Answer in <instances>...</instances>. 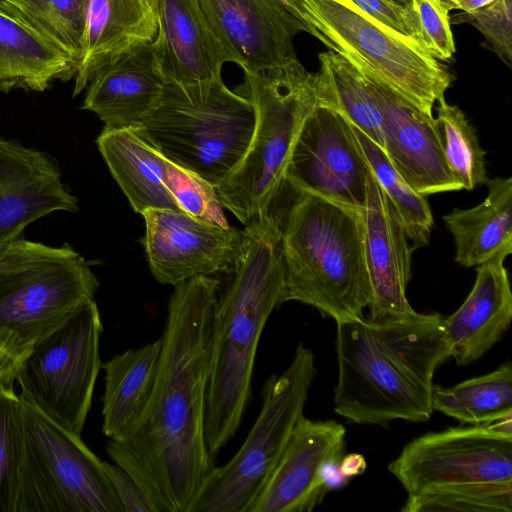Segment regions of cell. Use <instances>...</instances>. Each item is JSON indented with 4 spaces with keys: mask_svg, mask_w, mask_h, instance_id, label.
Wrapping results in <instances>:
<instances>
[{
    "mask_svg": "<svg viewBox=\"0 0 512 512\" xmlns=\"http://www.w3.org/2000/svg\"><path fill=\"white\" fill-rule=\"evenodd\" d=\"M103 325L93 299L85 301L20 361L21 395L48 417L80 435L99 370Z\"/></svg>",
    "mask_w": 512,
    "mask_h": 512,
    "instance_id": "obj_12",
    "label": "cell"
},
{
    "mask_svg": "<svg viewBox=\"0 0 512 512\" xmlns=\"http://www.w3.org/2000/svg\"><path fill=\"white\" fill-rule=\"evenodd\" d=\"M164 185L179 209L198 219L227 227L215 188L198 175L165 159Z\"/></svg>",
    "mask_w": 512,
    "mask_h": 512,
    "instance_id": "obj_34",
    "label": "cell"
},
{
    "mask_svg": "<svg viewBox=\"0 0 512 512\" xmlns=\"http://www.w3.org/2000/svg\"><path fill=\"white\" fill-rule=\"evenodd\" d=\"M230 62L255 74L297 61L293 36L308 29L269 0H198Z\"/></svg>",
    "mask_w": 512,
    "mask_h": 512,
    "instance_id": "obj_17",
    "label": "cell"
},
{
    "mask_svg": "<svg viewBox=\"0 0 512 512\" xmlns=\"http://www.w3.org/2000/svg\"><path fill=\"white\" fill-rule=\"evenodd\" d=\"M451 24H470L485 39L492 50L507 66L512 65V0H495L488 6L460 12L450 17Z\"/></svg>",
    "mask_w": 512,
    "mask_h": 512,
    "instance_id": "obj_35",
    "label": "cell"
},
{
    "mask_svg": "<svg viewBox=\"0 0 512 512\" xmlns=\"http://www.w3.org/2000/svg\"><path fill=\"white\" fill-rule=\"evenodd\" d=\"M76 63L0 1V93L43 92L75 77Z\"/></svg>",
    "mask_w": 512,
    "mask_h": 512,
    "instance_id": "obj_24",
    "label": "cell"
},
{
    "mask_svg": "<svg viewBox=\"0 0 512 512\" xmlns=\"http://www.w3.org/2000/svg\"><path fill=\"white\" fill-rule=\"evenodd\" d=\"M269 1H271L282 12L286 13L287 15H289L301 22L299 13H298L295 5L293 4L292 0H269Z\"/></svg>",
    "mask_w": 512,
    "mask_h": 512,
    "instance_id": "obj_42",
    "label": "cell"
},
{
    "mask_svg": "<svg viewBox=\"0 0 512 512\" xmlns=\"http://www.w3.org/2000/svg\"><path fill=\"white\" fill-rule=\"evenodd\" d=\"M502 252L480 264L475 283L462 305L442 321L447 348L458 365L480 359L507 331L512 292Z\"/></svg>",
    "mask_w": 512,
    "mask_h": 512,
    "instance_id": "obj_22",
    "label": "cell"
},
{
    "mask_svg": "<svg viewBox=\"0 0 512 512\" xmlns=\"http://www.w3.org/2000/svg\"><path fill=\"white\" fill-rule=\"evenodd\" d=\"M281 252L284 302L312 306L336 323L364 318L372 291L360 209L296 193L281 224Z\"/></svg>",
    "mask_w": 512,
    "mask_h": 512,
    "instance_id": "obj_5",
    "label": "cell"
},
{
    "mask_svg": "<svg viewBox=\"0 0 512 512\" xmlns=\"http://www.w3.org/2000/svg\"><path fill=\"white\" fill-rule=\"evenodd\" d=\"M351 128L376 181L399 215L413 248L426 246L434 223L426 196L412 189L380 146L352 124Z\"/></svg>",
    "mask_w": 512,
    "mask_h": 512,
    "instance_id": "obj_30",
    "label": "cell"
},
{
    "mask_svg": "<svg viewBox=\"0 0 512 512\" xmlns=\"http://www.w3.org/2000/svg\"><path fill=\"white\" fill-rule=\"evenodd\" d=\"M396 1H398V2H400L402 4H407L408 3V0H396Z\"/></svg>",
    "mask_w": 512,
    "mask_h": 512,
    "instance_id": "obj_43",
    "label": "cell"
},
{
    "mask_svg": "<svg viewBox=\"0 0 512 512\" xmlns=\"http://www.w3.org/2000/svg\"><path fill=\"white\" fill-rule=\"evenodd\" d=\"M346 429L302 416L247 512H310L349 479L339 471Z\"/></svg>",
    "mask_w": 512,
    "mask_h": 512,
    "instance_id": "obj_14",
    "label": "cell"
},
{
    "mask_svg": "<svg viewBox=\"0 0 512 512\" xmlns=\"http://www.w3.org/2000/svg\"><path fill=\"white\" fill-rule=\"evenodd\" d=\"M350 1L382 24L417 40L414 20L408 4H402L396 0Z\"/></svg>",
    "mask_w": 512,
    "mask_h": 512,
    "instance_id": "obj_37",
    "label": "cell"
},
{
    "mask_svg": "<svg viewBox=\"0 0 512 512\" xmlns=\"http://www.w3.org/2000/svg\"><path fill=\"white\" fill-rule=\"evenodd\" d=\"M142 240L151 272L164 285H177L196 276L230 274L245 246L246 231L224 227L183 211L144 212Z\"/></svg>",
    "mask_w": 512,
    "mask_h": 512,
    "instance_id": "obj_15",
    "label": "cell"
},
{
    "mask_svg": "<svg viewBox=\"0 0 512 512\" xmlns=\"http://www.w3.org/2000/svg\"><path fill=\"white\" fill-rule=\"evenodd\" d=\"M79 65L89 0H0Z\"/></svg>",
    "mask_w": 512,
    "mask_h": 512,
    "instance_id": "obj_31",
    "label": "cell"
},
{
    "mask_svg": "<svg viewBox=\"0 0 512 512\" xmlns=\"http://www.w3.org/2000/svg\"><path fill=\"white\" fill-rule=\"evenodd\" d=\"M158 34L155 0H89L84 51L73 96L103 65L129 50L151 44Z\"/></svg>",
    "mask_w": 512,
    "mask_h": 512,
    "instance_id": "obj_23",
    "label": "cell"
},
{
    "mask_svg": "<svg viewBox=\"0 0 512 512\" xmlns=\"http://www.w3.org/2000/svg\"><path fill=\"white\" fill-rule=\"evenodd\" d=\"M367 467L366 461L361 454H348L344 455L340 464L339 471L346 478L359 475L365 471Z\"/></svg>",
    "mask_w": 512,
    "mask_h": 512,
    "instance_id": "obj_40",
    "label": "cell"
},
{
    "mask_svg": "<svg viewBox=\"0 0 512 512\" xmlns=\"http://www.w3.org/2000/svg\"><path fill=\"white\" fill-rule=\"evenodd\" d=\"M103 464L124 512H153L148 499L128 472L116 463L103 461Z\"/></svg>",
    "mask_w": 512,
    "mask_h": 512,
    "instance_id": "obj_38",
    "label": "cell"
},
{
    "mask_svg": "<svg viewBox=\"0 0 512 512\" xmlns=\"http://www.w3.org/2000/svg\"><path fill=\"white\" fill-rule=\"evenodd\" d=\"M281 224L272 207L245 225L244 252L218 294L205 410V440L214 459L241 425L262 332L285 303Z\"/></svg>",
    "mask_w": 512,
    "mask_h": 512,
    "instance_id": "obj_3",
    "label": "cell"
},
{
    "mask_svg": "<svg viewBox=\"0 0 512 512\" xmlns=\"http://www.w3.org/2000/svg\"><path fill=\"white\" fill-rule=\"evenodd\" d=\"M432 406L460 423L472 425L491 424L512 416L511 363L451 387L434 385Z\"/></svg>",
    "mask_w": 512,
    "mask_h": 512,
    "instance_id": "obj_29",
    "label": "cell"
},
{
    "mask_svg": "<svg viewBox=\"0 0 512 512\" xmlns=\"http://www.w3.org/2000/svg\"><path fill=\"white\" fill-rule=\"evenodd\" d=\"M308 33L362 75L434 116L454 76L420 42L369 16L350 0H292Z\"/></svg>",
    "mask_w": 512,
    "mask_h": 512,
    "instance_id": "obj_8",
    "label": "cell"
},
{
    "mask_svg": "<svg viewBox=\"0 0 512 512\" xmlns=\"http://www.w3.org/2000/svg\"><path fill=\"white\" fill-rule=\"evenodd\" d=\"M417 40L439 61L452 59L456 48L449 11L440 0H408Z\"/></svg>",
    "mask_w": 512,
    "mask_h": 512,
    "instance_id": "obj_36",
    "label": "cell"
},
{
    "mask_svg": "<svg viewBox=\"0 0 512 512\" xmlns=\"http://www.w3.org/2000/svg\"><path fill=\"white\" fill-rule=\"evenodd\" d=\"M318 59L319 70L314 74L318 102L337 110L384 150L380 113L364 76L330 50Z\"/></svg>",
    "mask_w": 512,
    "mask_h": 512,
    "instance_id": "obj_28",
    "label": "cell"
},
{
    "mask_svg": "<svg viewBox=\"0 0 512 512\" xmlns=\"http://www.w3.org/2000/svg\"><path fill=\"white\" fill-rule=\"evenodd\" d=\"M22 455L21 398L0 386V512H16Z\"/></svg>",
    "mask_w": 512,
    "mask_h": 512,
    "instance_id": "obj_33",
    "label": "cell"
},
{
    "mask_svg": "<svg viewBox=\"0 0 512 512\" xmlns=\"http://www.w3.org/2000/svg\"><path fill=\"white\" fill-rule=\"evenodd\" d=\"M365 225V251L371 283L369 319L381 321L415 312L406 290L415 250L402 221L376 181L370 167L367 198L360 209Z\"/></svg>",
    "mask_w": 512,
    "mask_h": 512,
    "instance_id": "obj_19",
    "label": "cell"
},
{
    "mask_svg": "<svg viewBox=\"0 0 512 512\" xmlns=\"http://www.w3.org/2000/svg\"><path fill=\"white\" fill-rule=\"evenodd\" d=\"M316 375L313 352L299 343L289 366L264 383L260 413L236 454L215 466L190 512H247L282 454Z\"/></svg>",
    "mask_w": 512,
    "mask_h": 512,
    "instance_id": "obj_11",
    "label": "cell"
},
{
    "mask_svg": "<svg viewBox=\"0 0 512 512\" xmlns=\"http://www.w3.org/2000/svg\"><path fill=\"white\" fill-rule=\"evenodd\" d=\"M448 10H460L461 12H472L484 8L495 0H440Z\"/></svg>",
    "mask_w": 512,
    "mask_h": 512,
    "instance_id": "obj_41",
    "label": "cell"
},
{
    "mask_svg": "<svg viewBox=\"0 0 512 512\" xmlns=\"http://www.w3.org/2000/svg\"><path fill=\"white\" fill-rule=\"evenodd\" d=\"M369 165L351 128L337 110L318 102L305 117L285 171V183L357 209L367 198Z\"/></svg>",
    "mask_w": 512,
    "mask_h": 512,
    "instance_id": "obj_13",
    "label": "cell"
},
{
    "mask_svg": "<svg viewBox=\"0 0 512 512\" xmlns=\"http://www.w3.org/2000/svg\"><path fill=\"white\" fill-rule=\"evenodd\" d=\"M99 281L73 247L22 237L0 250V348L18 360L64 323Z\"/></svg>",
    "mask_w": 512,
    "mask_h": 512,
    "instance_id": "obj_9",
    "label": "cell"
},
{
    "mask_svg": "<svg viewBox=\"0 0 512 512\" xmlns=\"http://www.w3.org/2000/svg\"><path fill=\"white\" fill-rule=\"evenodd\" d=\"M20 360L0 348V386L14 388Z\"/></svg>",
    "mask_w": 512,
    "mask_h": 512,
    "instance_id": "obj_39",
    "label": "cell"
},
{
    "mask_svg": "<svg viewBox=\"0 0 512 512\" xmlns=\"http://www.w3.org/2000/svg\"><path fill=\"white\" fill-rule=\"evenodd\" d=\"M19 396L23 455L16 512H124L103 461L80 435Z\"/></svg>",
    "mask_w": 512,
    "mask_h": 512,
    "instance_id": "obj_10",
    "label": "cell"
},
{
    "mask_svg": "<svg viewBox=\"0 0 512 512\" xmlns=\"http://www.w3.org/2000/svg\"><path fill=\"white\" fill-rule=\"evenodd\" d=\"M165 82L154 42L141 45L94 73L82 108L95 113L106 128L136 130L154 109Z\"/></svg>",
    "mask_w": 512,
    "mask_h": 512,
    "instance_id": "obj_20",
    "label": "cell"
},
{
    "mask_svg": "<svg viewBox=\"0 0 512 512\" xmlns=\"http://www.w3.org/2000/svg\"><path fill=\"white\" fill-rule=\"evenodd\" d=\"M244 91L255 122L238 166L215 186L222 206L246 225L267 213L285 183V171L301 125L317 103L314 74L297 60L245 74Z\"/></svg>",
    "mask_w": 512,
    "mask_h": 512,
    "instance_id": "obj_7",
    "label": "cell"
},
{
    "mask_svg": "<svg viewBox=\"0 0 512 512\" xmlns=\"http://www.w3.org/2000/svg\"><path fill=\"white\" fill-rule=\"evenodd\" d=\"M438 313L337 324L334 410L350 422H425L434 412L433 377L450 357Z\"/></svg>",
    "mask_w": 512,
    "mask_h": 512,
    "instance_id": "obj_2",
    "label": "cell"
},
{
    "mask_svg": "<svg viewBox=\"0 0 512 512\" xmlns=\"http://www.w3.org/2000/svg\"><path fill=\"white\" fill-rule=\"evenodd\" d=\"M77 210L50 155L0 136V250L43 216Z\"/></svg>",
    "mask_w": 512,
    "mask_h": 512,
    "instance_id": "obj_18",
    "label": "cell"
},
{
    "mask_svg": "<svg viewBox=\"0 0 512 512\" xmlns=\"http://www.w3.org/2000/svg\"><path fill=\"white\" fill-rule=\"evenodd\" d=\"M388 469L407 493L403 512H511L512 416L419 436Z\"/></svg>",
    "mask_w": 512,
    "mask_h": 512,
    "instance_id": "obj_4",
    "label": "cell"
},
{
    "mask_svg": "<svg viewBox=\"0 0 512 512\" xmlns=\"http://www.w3.org/2000/svg\"><path fill=\"white\" fill-rule=\"evenodd\" d=\"M364 78L380 113L384 151L398 173L426 197L462 190L446 161L436 118Z\"/></svg>",
    "mask_w": 512,
    "mask_h": 512,
    "instance_id": "obj_16",
    "label": "cell"
},
{
    "mask_svg": "<svg viewBox=\"0 0 512 512\" xmlns=\"http://www.w3.org/2000/svg\"><path fill=\"white\" fill-rule=\"evenodd\" d=\"M155 54L166 82L197 83L221 77L230 58L198 0H155Z\"/></svg>",
    "mask_w": 512,
    "mask_h": 512,
    "instance_id": "obj_21",
    "label": "cell"
},
{
    "mask_svg": "<svg viewBox=\"0 0 512 512\" xmlns=\"http://www.w3.org/2000/svg\"><path fill=\"white\" fill-rule=\"evenodd\" d=\"M220 288L213 276L174 286L149 402L136 424L106 445L153 512H190L216 466L205 440V410Z\"/></svg>",
    "mask_w": 512,
    "mask_h": 512,
    "instance_id": "obj_1",
    "label": "cell"
},
{
    "mask_svg": "<svg viewBox=\"0 0 512 512\" xmlns=\"http://www.w3.org/2000/svg\"><path fill=\"white\" fill-rule=\"evenodd\" d=\"M254 122L249 98L218 77L165 82L154 109L134 131L166 159L215 187L242 160Z\"/></svg>",
    "mask_w": 512,
    "mask_h": 512,
    "instance_id": "obj_6",
    "label": "cell"
},
{
    "mask_svg": "<svg viewBox=\"0 0 512 512\" xmlns=\"http://www.w3.org/2000/svg\"><path fill=\"white\" fill-rule=\"evenodd\" d=\"M434 108L446 161L462 189L471 191L486 184V151L464 112L448 103L445 96L436 101Z\"/></svg>",
    "mask_w": 512,
    "mask_h": 512,
    "instance_id": "obj_32",
    "label": "cell"
},
{
    "mask_svg": "<svg viewBox=\"0 0 512 512\" xmlns=\"http://www.w3.org/2000/svg\"><path fill=\"white\" fill-rule=\"evenodd\" d=\"M161 338L115 355L102 364V432L117 438L139 420L151 397L161 353Z\"/></svg>",
    "mask_w": 512,
    "mask_h": 512,
    "instance_id": "obj_27",
    "label": "cell"
},
{
    "mask_svg": "<svg viewBox=\"0 0 512 512\" xmlns=\"http://www.w3.org/2000/svg\"><path fill=\"white\" fill-rule=\"evenodd\" d=\"M486 184L488 194L481 203L443 216L454 238L455 261L467 268L512 253V178L496 177Z\"/></svg>",
    "mask_w": 512,
    "mask_h": 512,
    "instance_id": "obj_26",
    "label": "cell"
},
{
    "mask_svg": "<svg viewBox=\"0 0 512 512\" xmlns=\"http://www.w3.org/2000/svg\"><path fill=\"white\" fill-rule=\"evenodd\" d=\"M96 143L135 212L181 211L163 182L166 158L134 130L104 127Z\"/></svg>",
    "mask_w": 512,
    "mask_h": 512,
    "instance_id": "obj_25",
    "label": "cell"
}]
</instances>
